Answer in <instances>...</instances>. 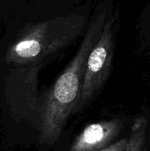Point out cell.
Masks as SVG:
<instances>
[{"mask_svg": "<svg viewBox=\"0 0 150 151\" xmlns=\"http://www.w3.org/2000/svg\"><path fill=\"white\" fill-rule=\"evenodd\" d=\"M119 27V11L117 9L114 12L112 9L100 38L88 56L81 94L74 114L87 108L99 95L108 81L112 70Z\"/></svg>", "mask_w": 150, "mask_h": 151, "instance_id": "obj_3", "label": "cell"}, {"mask_svg": "<svg viewBox=\"0 0 150 151\" xmlns=\"http://www.w3.org/2000/svg\"><path fill=\"white\" fill-rule=\"evenodd\" d=\"M124 127L120 119L103 120L87 126L75 138L68 151H100L114 143Z\"/></svg>", "mask_w": 150, "mask_h": 151, "instance_id": "obj_4", "label": "cell"}, {"mask_svg": "<svg viewBox=\"0 0 150 151\" xmlns=\"http://www.w3.org/2000/svg\"><path fill=\"white\" fill-rule=\"evenodd\" d=\"M90 15V9H84L30 26L9 47L5 61L19 65L42 64L84 35Z\"/></svg>", "mask_w": 150, "mask_h": 151, "instance_id": "obj_2", "label": "cell"}, {"mask_svg": "<svg viewBox=\"0 0 150 151\" xmlns=\"http://www.w3.org/2000/svg\"><path fill=\"white\" fill-rule=\"evenodd\" d=\"M113 9L111 0L98 4L92 13L80 47L55 82L42 96L38 130L41 144H54L79 103L88 56L100 38Z\"/></svg>", "mask_w": 150, "mask_h": 151, "instance_id": "obj_1", "label": "cell"}, {"mask_svg": "<svg viewBox=\"0 0 150 151\" xmlns=\"http://www.w3.org/2000/svg\"><path fill=\"white\" fill-rule=\"evenodd\" d=\"M148 119L145 116L138 117L131 128L129 143L126 151H143L146 144V131Z\"/></svg>", "mask_w": 150, "mask_h": 151, "instance_id": "obj_5", "label": "cell"}, {"mask_svg": "<svg viewBox=\"0 0 150 151\" xmlns=\"http://www.w3.org/2000/svg\"><path fill=\"white\" fill-rule=\"evenodd\" d=\"M128 143H129V137L124 138L100 151H126Z\"/></svg>", "mask_w": 150, "mask_h": 151, "instance_id": "obj_6", "label": "cell"}]
</instances>
